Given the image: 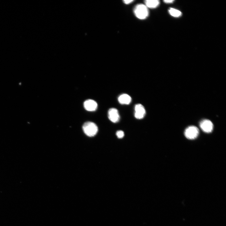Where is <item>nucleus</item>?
<instances>
[{
	"mask_svg": "<svg viewBox=\"0 0 226 226\" xmlns=\"http://www.w3.org/2000/svg\"><path fill=\"white\" fill-rule=\"evenodd\" d=\"M83 129L86 134L90 137L94 136L98 131V128L96 124L90 122H85L83 124Z\"/></svg>",
	"mask_w": 226,
	"mask_h": 226,
	"instance_id": "nucleus-1",
	"label": "nucleus"
},
{
	"mask_svg": "<svg viewBox=\"0 0 226 226\" xmlns=\"http://www.w3.org/2000/svg\"><path fill=\"white\" fill-rule=\"evenodd\" d=\"M134 13L135 16L140 20L145 19L149 15L148 8L145 5L142 4H139L135 7Z\"/></svg>",
	"mask_w": 226,
	"mask_h": 226,
	"instance_id": "nucleus-2",
	"label": "nucleus"
},
{
	"mask_svg": "<svg viewBox=\"0 0 226 226\" xmlns=\"http://www.w3.org/2000/svg\"><path fill=\"white\" fill-rule=\"evenodd\" d=\"M199 133L198 128L195 126L188 127L185 130L184 134L185 137L188 139L193 140L196 138Z\"/></svg>",
	"mask_w": 226,
	"mask_h": 226,
	"instance_id": "nucleus-3",
	"label": "nucleus"
},
{
	"mask_svg": "<svg viewBox=\"0 0 226 226\" xmlns=\"http://www.w3.org/2000/svg\"><path fill=\"white\" fill-rule=\"evenodd\" d=\"M146 110L144 106L140 104L135 105L134 107V117L138 119L143 118L145 116Z\"/></svg>",
	"mask_w": 226,
	"mask_h": 226,
	"instance_id": "nucleus-4",
	"label": "nucleus"
},
{
	"mask_svg": "<svg viewBox=\"0 0 226 226\" xmlns=\"http://www.w3.org/2000/svg\"><path fill=\"white\" fill-rule=\"evenodd\" d=\"M108 116L109 119L113 123H117L120 120L119 113L116 108H112L110 109L108 111Z\"/></svg>",
	"mask_w": 226,
	"mask_h": 226,
	"instance_id": "nucleus-5",
	"label": "nucleus"
},
{
	"mask_svg": "<svg viewBox=\"0 0 226 226\" xmlns=\"http://www.w3.org/2000/svg\"><path fill=\"white\" fill-rule=\"evenodd\" d=\"M200 126L202 130L206 133H211L213 129V124L210 120H203L200 123Z\"/></svg>",
	"mask_w": 226,
	"mask_h": 226,
	"instance_id": "nucleus-6",
	"label": "nucleus"
},
{
	"mask_svg": "<svg viewBox=\"0 0 226 226\" xmlns=\"http://www.w3.org/2000/svg\"><path fill=\"white\" fill-rule=\"evenodd\" d=\"M85 108L87 111H96L97 108L98 104L96 102L92 99L86 100L84 104Z\"/></svg>",
	"mask_w": 226,
	"mask_h": 226,
	"instance_id": "nucleus-7",
	"label": "nucleus"
},
{
	"mask_svg": "<svg viewBox=\"0 0 226 226\" xmlns=\"http://www.w3.org/2000/svg\"><path fill=\"white\" fill-rule=\"evenodd\" d=\"M118 102L122 105H128L132 101L131 97L126 94H123L120 95L118 98Z\"/></svg>",
	"mask_w": 226,
	"mask_h": 226,
	"instance_id": "nucleus-8",
	"label": "nucleus"
},
{
	"mask_svg": "<svg viewBox=\"0 0 226 226\" xmlns=\"http://www.w3.org/2000/svg\"><path fill=\"white\" fill-rule=\"evenodd\" d=\"M145 3L147 8H155L159 5L160 2L158 0H147L145 1Z\"/></svg>",
	"mask_w": 226,
	"mask_h": 226,
	"instance_id": "nucleus-9",
	"label": "nucleus"
},
{
	"mask_svg": "<svg viewBox=\"0 0 226 226\" xmlns=\"http://www.w3.org/2000/svg\"><path fill=\"white\" fill-rule=\"evenodd\" d=\"M169 12L170 14L174 17H179L182 15V13L180 11L174 8L170 9Z\"/></svg>",
	"mask_w": 226,
	"mask_h": 226,
	"instance_id": "nucleus-10",
	"label": "nucleus"
},
{
	"mask_svg": "<svg viewBox=\"0 0 226 226\" xmlns=\"http://www.w3.org/2000/svg\"><path fill=\"white\" fill-rule=\"evenodd\" d=\"M116 135L118 138H122L124 137V133L123 131L119 130L117 132Z\"/></svg>",
	"mask_w": 226,
	"mask_h": 226,
	"instance_id": "nucleus-11",
	"label": "nucleus"
},
{
	"mask_svg": "<svg viewBox=\"0 0 226 226\" xmlns=\"http://www.w3.org/2000/svg\"><path fill=\"white\" fill-rule=\"evenodd\" d=\"M133 1H133V0H130V1H129H129H126H126H124L123 2L124 4H125L126 5H129L133 2Z\"/></svg>",
	"mask_w": 226,
	"mask_h": 226,
	"instance_id": "nucleus-12",
	"label": "nucleus"
},
{
	"mask_svg": "<svg viewBox=\"0 0 226 226\" xmlns=\"http://www.w3.org/2000/svg\"><path fill=\"white\" fill-rule=\"evenodd\" d=\"M174 1L171 0V1H164V2L166 3H171L173 2Z\"/></svg>",
	"mask_w": 226,
	"mask_h": 226,
	"instance_id": "nucleus-13",
	"label": "nucleus"
}]
</instances>
